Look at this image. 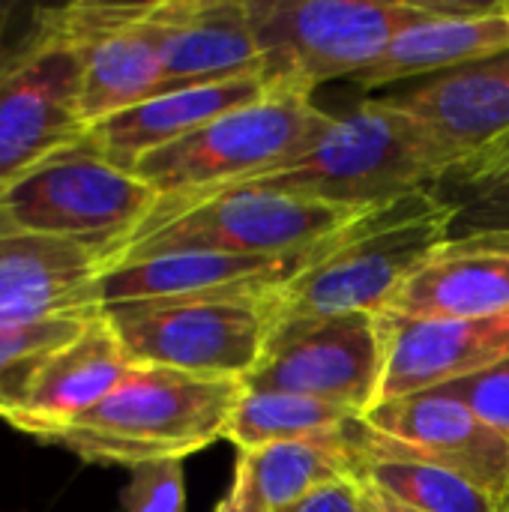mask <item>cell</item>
<instances>
[{
	"mask_svg": "<svg viewBox=\"0 0 509 512\" xmlns=\"http://www.w3.org/2000/svg\"><path fill=\"white\" fill-rule=\"evenodd\" d=\"M456 198L426 186L360 210L318 246L276 291V321L384 312L402 285L453 240Z\"/></svg>",
	"mask_w": 509,
	"mask_h": 512,
	"instance_id": "6da1fadb",
	"label": "cell"
},
{
	"mask_svg": "<svg viewBox=\"0 0 509 512\" xmlns=\"http://www.w3.org/2000/svg\"><path fill=\"white\" fill-rule=\"evenodd\" d=\"M246 384L201 378L174 369L132 366L90 414L51 438L54 447L90 465L135 468L144 462H183L228 438Z\"/></svg>",
	"mask_w": 509,
	"mask_h": 512,
	"instance_id": "7a4b0ae2",
	"label": "cell"
},
{
	"mask_svg": "<svg viewBox=\"0 0 509 512\" xmlns=\"http://www.w3.org/2000/svg\"><path fill=\"white\" fill-rule=\"evenodd\" d=\"M444 180H450V162L441 147L381 96L333 117L324 135L294 162L240 186L369 210Z\"/></svg>",
	"mask_w": 509,
	"mask_h": 512,
	"instance_id": "3957f363",
	"label": "cell"
},
{
	"mask_svg": "<svg viewBox=\"0 0 509 512\" xmlns=\"http://www.w3.org/2000/svg\"><path fill=\"white\" fill-rule=\"evenodd\" d=\"M330 120L309 93L270 87L261 99L150 150L132 171L159 201H189L279 171L303 156Z\"/></svg>",
	"mask_w": 509,
	"mask_h": 512,
	"instance_id": "277c9868",
	"label": "cell"
},
{
	"mask_svg": "<svg viewBox=\"0 0 509 512\" xmlns=\"http://www.w3.org/2000/svg\"><path fill=\"white\" fill-rule=\"evenodd\" d=\"M357 213L360 210L261 186H228L189 201H159L147 222L108 258L105 270L168 252H222L249 258L300 255Z\"/></svg>",
	"mask_w": 509,
	"mask_h": 512,
	"instance_id": "5b68a950",
	"label": "cell"
},
{
	"mask_svg": "<svg viewBox=\"0 0 509 512\" xmlns=\"http://www.w3.org/2000/svg\"><path fill=\"white\" fill-rule=\"evenodd\" d=\"M264 78L309 93L354 78L411 24L435 15L432 0H249Z\"/></svg>",
	"mask_w": 509,
	"mask_h": 512,
	"instance_id": "8992f818",
	"label": "cell"
},
{
	"mask_svg": "<svg viewBox=\"0 0 509 512\" xmlns=\"http://www.w3.org/2000/svg\"><path fill=\"white\" fill-rule=\"evenodd\" d=\"M279 288L141 300L108 306L102 315L135 366L246 381L273 330Z\"/></svg>",
	"mask_w": 509,
	"mask_h": 512,
	"instance_id": "52a82bcc",
	"label": "cell"
},
{
	"mask_svg": "<svg viewBox=\"0 0 509 512\" xmlns=\"http://www.w3.org/2000/svg\"><path fill=\"white\" fill-rule=\"evenodd\" d=\"M159 195L81 138L0 189V237H48L108 258L147 222Z\"/></svg>",
	"mask_w": 509,
	"mask_h": 512,
	"instance_id": "ba28073f",
	"label": "cell"
},
{
	"mask_svg": "<svg viewBox=\"0 0 509 512\" xmlns=\"http://www.w3.org/2000/svg\"><path fill=\"white\" fill-rule=\"evenodd\" d=\"M381 378V321L372 312H348L276 321L243 384L252 393L321 399L366 417L378 405Z\"/></svg>",
	"mask_w": 509,
	"mask_h": 512,
	"instance_id": "9c48e42d",
	"label": "cell"
},
{
	"mask_svg": "<svg viewBox=\"0 0 509 512\" xmlns=\"http://www.w3.org/2000/svg\"><path fill=\"white\" fill-rule=\"evenodd\" d=\"M78 51L36 21L24 48L0 63V189L87 135Z\"/></svg>",
	"mask_w": 509,
	"mask_h": 512,
	"instance_id": "30bf717a",
	"label": "cell"
},
{
	"mask_svg": "<svg viewBox=\"0 0 509 512\" xmlns=\"http://www.w3.org/2000/svg\"><path fill=\"white\" fill-rule=\"evenodd\" d=\"M384 99L429 132L465 192L509 174V51Z\"/></svg>",
	"mask_w": 509,
	"mask_h": 512,
	"instance_id": "8fae6325",
	"label": "cell"
},
{
	"mask_svg": "<svg viewBox=\"0 0 509 512\" xmlns=\"http://www.w3.org/2000/svg\"><path fill=\"white\" fill-rule=\"evenodd\" d=\"M153 3V0H150ZM150 3H69L36 12L81 60V111L87 126L123 114L165 87Z\"/></svg>",
	"mask_w": 509,
	"mask_h": 512,
	"instance_id": "7c38bea8",
	"label": "cell"
},
{
	"mask_svg": "<svg viewBox=\"0 0 509 512\" xmlns=\"http://www.w3.org/2000/svg\"><path fill=\"white\" fill-rule=\"evenodd\" d=\"M135 363L105 315H96L75 339L24 363L0 402V420L15 432L51 444L54 435L90 414Z\"/></svg>",
	"mask_w": 509,
	"mask_h": 512,
	"instance_id": "4fadbf2b",
	"label": "cell"
},
{
	"mask_svg": "<svg viewBox=\"0 0 509 512\" xmlns=\"http://www.w3.org/2000/svg\"><path fill=\"white\" fill-rule=\"evenodd\" d=\"M363 420L408 453L465 477L495 501L504 504L509 498V438L465 402L426 390L381 402Z\"/></svg>",
	"mask_w": 509,
	"mask_h": 512,
	"instance_id": "5bb4252c",
	"label": "cell"
},
{
	"mask_svg": "<svg viewBox=\"0 0 509 512\" xmlns=\"http://www.w3.org/2000/svg\"><path fill=\"white\" fill-rule=\"evenodd\" d=\"M384 336L381 402L438 390L509 360V315L399 318L378 312Z\"/></svg>",
	"mask_w": 509,
	"mask_h": 512,
	"instance_id": "9a60e30c",
	"label": "cell"
},
{
	"mask_svg": "<svg viewBox=\"0 0 509 512\" xmlns=\"http://www.w3.org/2000/svg\"><path fill=\"white\" fill-rule=\"evenodd\" d=\"M105 252L48 240L0 237V327L102 315Z\"/></svg>",
	"mask_w": 509,
	"mask_h": 512,
	"instance_id": "2e32d148",
	"label": "cell"
},
{
	"mask_svg": "<svg viewBox=\"0 0 509 512\" xmlns=\"http://www.w3.org/2000/svg\"><path fill=\"white\" fill-rule=\"evenodd\" d=\"M165 90L264 75L249 0H153Z\"/></svg>",
	"mask_w": 509,
	"mask_h": 512,
	"instance_id": "e0dca14e",
	"label": "cell"
},
{
	"mask_svg": "<svg viewBox=\"0 0 509 512\" xmlns=\"http://www.w3.org/2000/svg\"><path fill=\"white\" fill-rule=\"evenodd\" d=\"M435 15L402 30L384 54L351 81L369 93L405 78H432L509 51V18L504 0H432Z\"/></svg>",
	"mask_w": 509,
	"mask_h": 512,
	"instance_id": "ac0fdd59",
	"label": "cell"
},
{
	"mask_svg": "<svg viewBox=\"0 0 509 512\" xmlns=\"http://www.w3.org/2000/svg\"><path fill=\"white\" fill-rule=\"evenodd\" d=\"M267 90H270V84L264 75L231 78V81L183 87V90H165L123 114H114V117L90 126L84 141L111 165L132 171L135 162L141 156H147L150 150H159V147L201 129L204 123L261 99Z\"/></svg>",
	"mask_w": 509,
	"mask_h": 512,
	"instance_id": "d6986e66",
	"label": "cell"
},
{
	"mask_svg": "<svg viewBox=\"0 0 509 512\" xmlns=\"http://www.w3.org/2000/svg\"><path fill=\"white\" fill-rule=\"evenodd\" d=\"M306 252L285 258H249V255H222V252H168L144 261L114 264L99 279L102 309L213 294V291H240V288H279L285 285Z\"/></svg>",
	"mask_w": 509,
	"mask_h": 512,
	"instance_id": "ffe728a7",
	"label": "cell"
},
{
	"mask_svg": "<svg viewBox=\"0 0 509 512\" xmlns=\"http://www.w3.org/2000/svg\"><path fill=\"white\" fill-rule=\"evenodd\" d=\"M399 318H501L509 315V246L450 240L384 309Z\"/></svg>",
	"mask_w": 509,
	"mask_h": 512,
	"instance_id": "44dd1931",
	"label": "cell"
},
{
	"mask_svg": "<svg viewBox=\"0 0 509 512\" xmlns=\"http://www.w3.org/2000/svg\"><path fill=\"white\" fill-rule=\"evenodd\" d=\"M351 426L327 438L267 444L240 453L228 489L249 512H288L321 486L357 477Z\"/></svg>",
	"mask_w": 509,
	"mask_h": 512,
	"instance_id": "7402d4cb",
	"label": "cell"
},
{
	"mask_svg": "<svg viewBox=\"0 0 509 512\" xmlns=\"http://www.w3.org/2000/svg\"><path fill=\"white\" fill-rule=\"evenodd\" d=\"M351 444L357 450V477L378 486L390 498L420 512H501L504 504L468 483L465 477L432 465L378 429L363 417L351 426Z\"/></svg>",
	"mask_w": 509,
	"mask_h": 512,
	"instance_id": "603a6c76",
	"label": "cell"
},
{
	"mask_svg": "<svg viewBox=\"0 0 509 512\" xmlns=\"http://www.w3.org/2000/svg\"><path fill=\"white\" fill-rule=\"evenodd\" d=\"M354 420H360V414H354L342 405H333V402L288 396V393L246 390L243 402L234 411L225 441H231L237 447V453H249V450H258L267 444L339 435Z\"/></svg>",
	"mask_w": 509,
	"mask_h": 512,
	"instance_id": "cb8c5ba5",
	"label": "cell"
},
{
	"mask_svg": "<svg viewBox=\"0 0 509 512\" xmlns=\"http://www.w3.org/2000/svg\"><path fill=\"white\" fill-rule=\"evenodd\" d=\"M96 318V315H93ZM93 318H63L33 327H0V402L12 387L15 372L36 354H45L69 339H75Z\"/></svg>",
	"mask_w": 509,
	"mask_h": 512,
	"instance_id": "d4e9b609",
	"label": "cell"
},
{
	"mask_svg": "<svg viewBox=\"0 0 509 512\" xmlns=\"http://www.w3.org/2000/svg\"><path fill=\"white\" fill-rule=\"evenodd\" d=\"M120 501L126 512H186L183 462L162 459L129 468V486Z\"/></svg>",
	"mask_w": 509,
	"mask_h": 512,
	"instance_id": "484cf974",
	"label": "cell"
},
{
	"mask_svg": "<svg viewBox=\"0 0 509 512\" xmlns=\"http://www.w3.org/2000/svg\"><path fill=\"white\" fill-rule=\"evenodd\" d=\"M453 240H483V243H507L509 246V174L471 189L456 201Z\"/></svg>",
	"mask_w": 509,
	"mask_h": 512,
	"instance_id": "4316f807",
	"label": "cell"
},
{
	"mask_svg": "<svg viewBox=\"0 0 509 512\" xmlns=\"http://www.w3.org/2000/svg\"><path fill=\"white\" fill-rule=\"evenodd\" d=\"M438 390L465 402L480 420H486L492 429L509 438V360Z\"/></svg>",
	"mask_w": 509,
	"mask_h": 512,
	"instance_id": "83f0119b",
	"label": "cell"
},
{
	"mask_svg": "<svg viewBox=\"0 0 509 512\" xmlns=\"http://www.w3.org/2000/svg\"><path fill=\"white\" fill-rule=\"evenodd\" d=\"M288 512H363L360 477H345V480L327 483Z\"/></svg>",
	"mask_w": 509,
	"mask_h": 512,
	"instance_id": "f1b7e54d",
	"label": "cell"
},
{
	"mask_svg": "<svg viewBox=\"0 0 509 512\" xmlns=\"http://www.w3.org/2000/svg\"><path fill=\"white\" fill-rule=\"evenodd\" d=\"M360 495H363V512H420L396 498H390L387 492H381L378 486L360 480Z\"/></svg>",
	"mask_w": 509,
	"mask_h": 512,
	"instance_id": "f546056e",
	"label": "cell"
},
{
	"mask_svg": "<svg viewBox=\"0 0 509 512\" xmlns=\"http://www.w3.org/2000/svg\"><path fill=\"white\" fill-rule=\"evenodd\" d=\"M213 512H249V510H246V507L240 504V498H237V495H234V492L228 489V492L222 495V501L216 504V510H213Z\"/></svg>",
	"mask_w": 509,
	"mask_h": 512,
	"instance_id": "4dcf8cb0",
	"label": "cell"
},
{
	"mask_svg": "<svg viewBox=\"0 0 509 512\" xmlns=\"http://www.w3.org/2000/svg\"><path fill=\"white\" fill-rule=\"evenodd\" d=\"M501 512H509V498H507V501H504V510H501Z\"/></svg>",
	"mask_w": 509,
	"mask_h": 512,
	"instance_id": "1f68e13d",
	"label": "cell"
},
{
	"mask_svg": "<svg viewBox=\"0 0 509 512\" xmlns=\"http://www.w3.org/2000/svg\"><path fill=\"white\" fill-rule=\"evenodd\" d=\"M0 27H3V24H0Z\"/></svg>",
	"mask_w": 509,
	"mask_h": 512,
	"instance_id": "d6a6232c",
	"label": "cell"
}]
</instances>
